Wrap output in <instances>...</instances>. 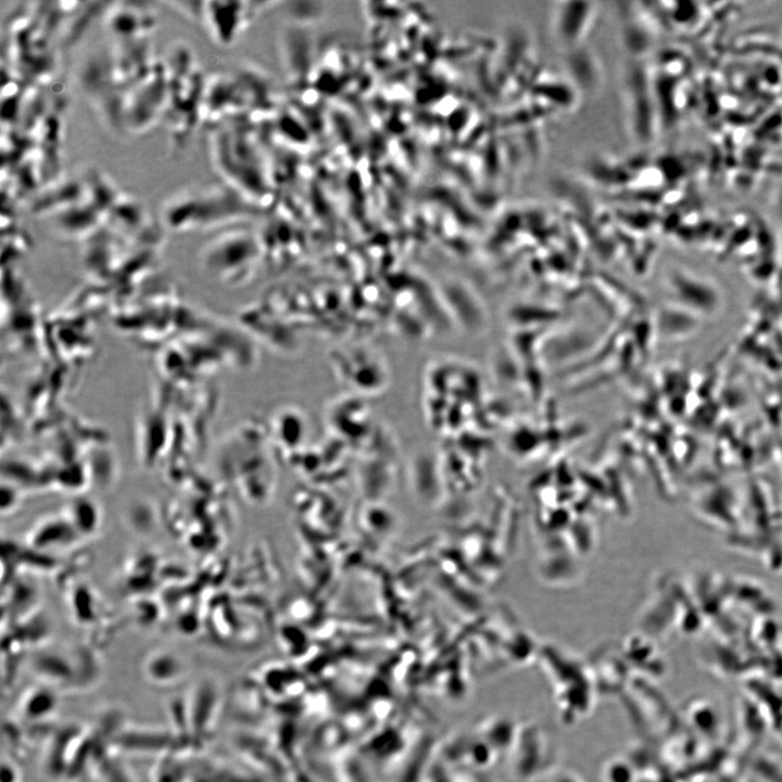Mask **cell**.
<instances>
[{"mask_svg":"<svg viewBox=\"0 0 782 782\" xmlns=\"http://www.w3.org/2000/svg\"><path fill=\"white\" fill-rule=\"evenodd\" d=\"M243 2H210L202 10L205 28L220 45L236 40L249 25L257 8H248Z\"/></svg>","mask_w":782,"mask_h":782,"instance_id":"6da1fadb","label":"cell"}]
</instances>
